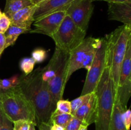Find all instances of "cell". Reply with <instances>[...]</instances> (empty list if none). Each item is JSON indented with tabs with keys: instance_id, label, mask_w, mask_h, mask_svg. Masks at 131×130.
Segmentation results:
<instances>
[{
	"instance_id": "obj_9",
	"label": "cell",
	"mask_w": 131,
	"mask_h": 130,
	"mask_svg": "<svg viewBox=\"0 0 131 130\" xmlns=\"http://www.w3.org/2000/svg\"><path fill=\"white\" fill-rule=\"evenodd\" d=\"M99 41L100 38L93 37L85 38L79 45L70 52L66 77L67 82L69 81L72 74L80 69L81 64L88 52L98 47Z\"/></svg>"
},
{
	"instance_id": "obj_39",
	"label": "cell",
	"mask_w": 131,
	"mask_h": 130,
	"mask_svg": "<svg viewBox=\"0 0 131 130\" xmlns=\"http://www.w3.org/2000/svg\"><path fill=\"white\" fill-rule=\"evenodd\" d=\"M2 14H3V13L1 12V10H0V18H1V15H2Z\"/></svg>"
},
{
	"instance_id": "obj_27",
	"label": "cell",
	"mask_w": 131,
	"mask_h": 130,
	"mask_svg": "<svg viewBox=\"0 0 131 130\" xmlns=\"http://www.w3.org/2000/svg\"><path fill=\"white\" fill-rule=\"evenodd\" d=\"M97 48L92 50L90 51V52H88V54H87L86 56L85 59H84V61L82 62L81 64L80 69L81 68H84V69H86L87 71H88V70H90L91 66H92V62H93V59H94L95 54Z\"/></svg>"
},
{
	"instance_id": "obj_30",
	"label": "cell",
	"mask_w": 131,
	"mask_h": 130,
	"mask_svg": "<svg viewBox=\"0 0 131 130\" xmlns=\"http://www.w3.org/2000/svg\"><path fill=\"white\" fill-rule=\"evenodd\" d=\"M31 124H32V122L26 120H19L15 121L13 122L14 130H29Z\"/></svg>"
},
{
	"instance_id": "obj_24",
	"label": "cell",
	"mask_w": 131,
	"mask_h": 130,
	"mask_svg": "<svg viewBox=\"0 0 131 130\" xmlns=\"http://www.w3.org/2000/svg\"><path fill=\"white\" fill-rule=\"evenodd\" d=\"M55 112L61 113H71V102L70 101L60 99L56 103V107Z\"/></svg>"
},
{
	"instance_id": "obj_29",
	"label": "cell",
	"mask_w": 131,
	"mask_h": 130,
	"mask_svg": "<svg viewBox=\"0 0 131 130\" xmlns=\"http://www.w3.org/2000/svg\"><path fill=\"white\" fill-rule=\"evenodd\" d=\"M83 124L80 120L73 115L71 119L65 126V130H79V127Z\"/></svg>"
},
{
	"instance_id": "obj_34",
	"label": "cell",
	"mask_w": 131,
	"mask_h": 130,
	"mask_svg": "<svg viewBox=\"0 0 131 130\" xmlns=\"http://www.w3.org/2000/svg\"><path fill=\"white\" fill-rule=\"evenodd\" d=\"M93 2V1H106L108 3H124L127 2V1H131V0H91Z\"/></svg>"
},
{
	"instance_id": "obj_23",
	"label": "cell",
	"mask_w": 131,
	"mask_h": 130,
	"mask_svg": "<svg viewBox=\"0 0 131 130\" xmlns=\"http://www.w3.org/2000/svg\"><path fill=\"white\" fill-rule=\"evenodd\" d=\"M92 93H88V94H84V95H81L79 97L73 99L72 101H70L71 102L72 115H74V113H75V111H76L78 108H80L82 105H83L84 103H86V102L89 100V99L91 98V96H92Z\"/></svg>"
},
{
	"instance_id": "obj_19",
	"label": "cell",
	"mask_w": 131,
	"mask_h": 130,
	"mask_svg": "<svg viewBox=\"0 0 131 130\" xmlns=\"http://www.w3.org/2000/svg\"><path fill=\"white\" fill-rule=\"evenodd\" d=\"M29 31L28 30V29L11 24L5 33V38H6L5 48L10 47V46L14 45L17 40L18 37L20 34L28 33H29Z\"/></svg>"
},
{
	"instance_id": "obj_7",
	"label": "cell",
	"mask_w": 131,
	"mask_h": 130,
	"mask_svg": "<svg viewBox=\"0 0 131 130\" xmlns=\"http://www.w3.org/2000/svg\"><path fill=\"white\" fill-rule=\"evenodd\" d=\"M131 35L129 38L126 53L122 64L118 83L116 89V99L120 101L124 110L127 109L131 96Z\"/></svg>"
},
{
	"instance_id": "obj_12",
	"label": "cell",
	"mask_w": 131,
	"mask_h": 130,
	"mask_svg": "<svg viewBox=\"0 0 131 130\" xmlns=\"http://www.w3.org/2000/svg\"><path fill=\"white\" fill-rule=\"evenodd\" d=\"M107 16L110 20L120 22L131 28V1L108 3Z\"/></svg>"
},
{
	"instance_id": "obj_17",
	"label": "cell",
	"mask_w": 131,
	"mask_h": 130,
	"mask_svg": "<svg viewBox=\"0 0 131 130\" xmlns=\"http://www.w3.org/2000/svg\"><path fill=\"white\" fill-rule=\"evenodd\" d=\"M124 109L120 101L116 99L111 115L109 130H127L122 121V113Z\"/></svg>"
},
{
	"instance_id": "obj_8",
	"label": "cell",
	"mask_w": 131,
	"mask_h": 130,
	"mask_svg": "<svg viewBox=\"0 0 131 130\" xmlns=\"http://www.w3.org/2000/svg\"><path fill=\"white\" fill-rule=\"evenodd\" d=\"M93 9V1L91 0H74L66 10V13L79 28L86 31Z\"/></svg>"
},
{
	"instance_id": "obj_21",
	"label": "cell",
	"mask_w": 131,
	"mask_h": 130,
	"mask_svg": "<svg viewBox=\"0 0 131 130\" xmlns=\"http://www.w3.org/2000/svg\"><path fill=\"white\" fill-rule=\"evenodd\" d=\"M20 82V76L14 75L9 79H0V94L3 92L15 87Z\"/></svg>"
},
{
	"instance_id": "obj_11",
	"label": "cell",
	"mask_w": 131,
	"mask_h": 130,
	"mask_svg": "<svg viewBox=\"0 0 131 130\" xmlns=\"http://www.w3.org/2000/svg\"><path fill=\"white\" fill-rule=\"evenodd\" d=\"M69 56L70 55L64 60L55 74L54 76L47 82L51 98L54 103L56 104L60 99H61L63 98L64 89L67 84L66 77Z\"/></svg>"
},
{
	"instance_id": "obj_37",
	"label": "cell",
	"mask_w": 131,
	"mask_h": 130,
	"mask_svg": "<svg viewBox=\"0 0 131 130\" xmlns=\"http://www.w3.org/2000/svg\"><path fill=\"white\" fill-rule=\"evenodd\" d=\"M88 126H86V125L85 124H83L80 126L79 130H88Z\"/></svg>"
},
{
	"instance_id": "obj_38",
	"label": "cell",
	"mask_w": 131,
	"mask_h": 130,
	"mask_svg": "<svg viewBox=\"0 0 131 130\" xmlns=\"http://www.w3.org/2000/svg\"><path fill=\"white\" fill-rule=\"evenodd\" d=\"M35 126H36V125L34 124H33V123L31 124L29 130H36L35 129Z\"/></svg>"
},
{
	"instance_id": "obj_10",
	"label": "cell",
	"mask_w": 131,
	"mask_h": 130,
	"mask_svg": "<svg viewBox=\"0 0 131 130\" xmlns=\"http://www.w3.org/2000/svg\"><path fill=\"white\" fill-rule=\"evenodd\" d=\"M67 15L66 11H60L41 18L33 22L35 28L29 33L45 34L51 37L54 34Z\"/></svg>"
},
{
	"instance_id": "obj_6",
	"label": "cell",
	"mask_w": 131,
	"mask_h": 130,
	"mask_svg": "<svg viewBox=\"0 0 131 130\" xmlns=\"http://www.w3.org/2000/svg\"><path fill=\"white\" fill-rule=\"evenodd\" d=\"M106 50L107 40L106 37L100 38L93 62L88 71L81 95L94 92L104 70L106 67Z\"/></svg>"
},
{
	"instance_id": "obj_18",
	"label": "cell",
	"mask_w": 131,
	"mask_h": 130,
	"mask_svg": "<svg viewBox=\"0 0 131 130\" xmlns=\"http://www.w3.org/2000/svg\"><path fill=\"white\" fill-rule=\"evenodd\" d=\"M32 5L33 3L28 0H6L3 13L10 18L15 13Z\"/></svg>"
},
{
	"instance_id": "obj_22",
	"label": "cell",
	"mask_w": 131,
	"mask_h": 130,
	"mask_svg": "<svg viewBox=\"0 0 131 130\" xmlns=\"http://www.w3.org/2000/svg\"><path fill=\"white\" fill-rule=\"evenodd\" d=\"M35 61L32 57H24L19 62V67L23 71V75H28L34 70Z\"/></svg>"
},
{
	"instance_id": "obj_1",
	"label": "cell",
	"mask_w": 131,
	"mask_h": 130,
	"mask_svg": "<svg viewBox=\"0 0 131 130\" xmlns=\"http://www.w3.org/2000/svg\"><path fill=\"white\" fill-rule=\"evenodd\" d=\"M43 68H38L28 75L20 76L17 85L20 91L31 104L35 113L37 126L41 124H51V117L56 110L47 82L42 79Z\"/></svg>"
},
{
	"instance_id": "obj_33",
	"label": "cell",
	"mask_w": 131,
	"mask_h": 130,
	"mask_svg": "<svg viewBox=\"0 0 131 130\" xmlns=\"http://www.w3.org/2000/svg\"><path fill=\"white\" fill-rule=\"evenodd\" d=\"M51 124H41L38 126V129L39 130H51Z\"/></svg>"
},
{
	"instance_id": "obj_31",
	"label": "cell",
	"mask_w": 131,
	"mask_h": 130,
	"mask_svg": "<svg viewBox=\"0 0 131 130\" xmlns=\"http://www.w3.org/2000/svg\"><path fill=\"white\" fill-rule=\"evenodd\" d=\"M122 121L127 130L130 129L131 127V110L125 109L122 113Z\"/></svg>"
},
{
	"instance_id": "obj_3",
	"label": "cell",
	"mask_w": 131,
	"mask_h": 130,
	"mask_svg": "<svg viewBox=\"0 0 131 130\" xmlns=\"http://www.w3.org/2000/svg\"><path fill=\"white\" fill-rule=\"evenodd\" d=\"M130 35V27L122 25L105 36L107 40L106 66L110 69L116 89Z\"/></svg>"
},
{
	"instance_id": "obj_13",
	"label": "cell",
	"mask_w": 131,
	"mask_h": 130,
	"mask_svg": "<svg viewBox=\"0 0 131 130\" xmlns=\"http://www.w3.org/2000/svg\"><path fill=\"white\" fill-rule=\"evenodd\" d=\"M74 0H45L37 5L34 14L35 21L60 11H66ZM34 21V22H35Z\"/></svg>"
},
{
	"instance_id": "obj_16",
	"label": "cell",
	"mask_w": 131,
	"mask_h": 130,
	"mask_svg": "<svg viewBox=\"0 0 131 130\" xmlns=\"http://www.w3.org/2000/svg\"><path fill=\"white\" fill-rule=\"evenodd\" d=\"M70 55L69 52L55 48L53 55L47 66L43 68L42 79L44 82H48L54 76L60 66L64 60Z\"/></svg>"
},
{
	"instance_id": "obj_25",
	"label": "cell",
	"mask_w": 131,
	"mask_h": 130,
	"mask_svg": "<svg viewBox=\"0 0 131 130\" xmlns=\"http://www.w3.org/2000/svg\"><path fill=\"white\" fill-rule=\"evenodd\" d=\"M47 53L46 50L41 48L35 49L31 53V57L36 63H41L47 58Z\"/></svg>"
},
{
	"instance_id": "obj_40",
	"label": "cell",
	"mask_w": 131,
	"mask_h": 130,
	"mask_svg": "<svg viewBox=\"0 0 131 130\" xmlns=\"http://www.w3.org/2000/svg\"><path fill=\"white\" fill-rule=\"evenodd\" d=\"M130 84H131V78H130Z\"/></svg>"
},
{
	"instance_id": "obj_35",
	"label": "cell",
	"mask_w": 131,
	"mask_h": 130,
	"mask_svg": "<svg viewBox=\"0 0 131 130\" xmlns=\"http://www.w3.org/2000/svg\"><path fill=\"white\" fill-rule=\"evenodd\" d=\"M51 130H65V127L58 124H52L51 126Z\"/></svg>"
},
{
	"instance_id": "obj_36",
	"label": "cell",
	"mask_w": 131,
	"mask_h": 130,
	"mask_svg": "<svg viewBox=\"0 0 131 130\" xmlns=\"http://www.w3.org/2000/svg\"><path fill=\"white\" fill-rule=\"evenodd\" d=\"M28 1H30L31 2L33 3V4H35V5H38V4L40 3L41 2L45 1V0H28Z\"/></svg>"
},
{
	"instance_id": "obj_5",
	"label": "cell",
	"mask_w": 131,
	"mask_h": 130,
	"mask_svg": "<svg viewBox=\"0 0 131 130\" xmlns=\"http://www.w3.org/2000/svg\"><path fill=\"white\" fill-rule=\"evenodd\" d=\"M86 31L78 26L67 15L64 18L57 31L51 38L56 48L70 53L86 38Z\"/></svg>"
},
{
	"instance_id": "obj_28",
	"label": "cell",
	"mask_w": 131,
	"mask_h": 130,
	"mask_svg": "<svg viewBox=\"0 0 131 130\" xmlns=\"http://www.w3.org/2000/svg\"><path fill=\"white\" fill-rule=\"evenodd\" d=\"M11 25L10 19L5 13H3L0 18V33L5 34Z\"/></svg>"
},
{
	"instance_id": "obj_15",
	"label": "cell",
	"mask_w": 131,
	"mask_h": 130,
	"mask_svg": "<svg viewBox=\"0 0 131 130\" xmlns=\"http://www.w3.org/2000/svg\"><path fill=\"white\" fill-rule=\"evenodd\" d=\"M37 8V5L33 4L13 14L10 17L12 25L24 28L30 31L31 26L35 21L34 14Z\"/></svg>"
},
{
	"instance_id": "obj_4",
	"label": "cell",
	"mask_w": 131,
	"mask_h": 130,
	"mask_svg": "<svg viewBox=\"0 0 131 130\" xmlns=\"http://www.w3.org/2000/svg\"><path fill=\"white\" fill-rule=\"evenodd\" d=\"M0 108L12 122L26 120L37 126L34 109L17 86L0 94Z\"/></svg>"
},
{
	"instance_id": "obj_14",
	"label": "cell",
	"mask_w": 131,
	"mask_h": 130,
	"mask_svg": "<svg viewBox=\"0 0 131 130\" xmlns=\"http://www.w3.org/2000/svg\"><path fill=\"white\" fill-rule=\"evenodd\" d=\"M73 115L88 126L95 123L97 115V98L95 91L89 100L78 108Z\"/></svg>"
},
{
	"instance_id": "obj_2",
	"label": "cell",
	"mask_w": 131,
	"mask_h": 130,
	"mask_svg": "<svg viewBox=\"0 0 131 130\" xmlns=\"http://www.w3.org/2000/svg\"><path fill=\"white\" fill-rule=\"evenodd\" d=\"M94 91L97 98L95 130H109L116 101V89L110 69L107 66L104 70Z\"/></svg>"
},
{
	"instance_id": "obj_26",
	"label": "cell",
	"mask_w": 131,
	"mask_h": 130,
	"mask_svg": "<svg viewBox=\"0 0 131 130\" xmlns=\"http://www.w3.org/2000/svg\"><path fill=\"white\" fill-rule=\"evenodd\" d=\"M0 130H14L13 122L8 119L0 108Z\"/></svg>"
},
{
	"instance_id": "obj_32",
	"label": "cell",
	"mask_w": 131,
	"mask_h": 130,
	"mask_svg": "<svg viewBox=\"0 0 131 130\" xmlns=\"http://www.w3.org/2000/svg\"><path fill=\"white\" fill-rule=\"evenodd\" d=\"M5 43H6V38H5V34L0 33V58L5 49Z\"/></svg>"
},
{
	"instance_id": "obj_20",
	"label": "cell",
	"mask_w": 131,
	"mask_h": 130,
	"mask_svg": "<svg viewBox=\"0 0 131 130\" xmlns=\"http://www.w3.org/2000/svg\"><path fill=\"white\" fill-rule=\"evenodd\" d=\"M72 117L73 115H72L71 113H57L54 111L51 115V125L54 124H58L65 127Z\"/></svg>"
}]
</instances>
